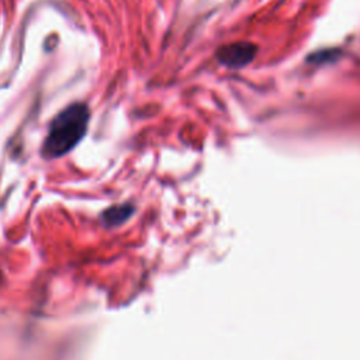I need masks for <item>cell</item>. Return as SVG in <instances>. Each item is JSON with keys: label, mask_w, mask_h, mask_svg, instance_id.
I'll use <instances>...</instances> for the list:
<instances>
[{"label": "cell", "mask_w": 360, "mask_h": 360, "mask_svg": "<svg viewBox=\"0 0 360 360\" xmlns=\"http://www.w3.org/2000/svg\"><path fill=\"white\" fill-rule=\"evenodd\" d=\"M90 112L86 104L73 103L63 108L49 124L41 153L46 159H58L69 153L86 135Z\"/></svg>", "instance_id": "6da1fadb"}, {"label": "cell", "mask_w": 360, "mask_h": 360, "mask_svg": "<svg viewBox=\"0 0 360 360\" xmlns=\"http://www.w3.org/2000/svg\"><path fill=\"white\" fill-rule=\"evenodd\" d=\"M257 48L250 42H232L218 49V60L228 68H242L253 60Z\"/></svg>", "instance_id": "7a4b0ae2"}, {"label": "cell", "mask_w": 360, "mask_h": 360, "mask_svg": "<svg viewBox=\"0 0 360 360\" xmlns=\"http://www.w3.org/2000/svg\"><path fill=\"white\" fill-rule=\"evenodd\" d=\"M131 211H132L131 207L114 205L105 210L100 218L105 226H115V225H120L131 214Z\"/></svg>", "instance_id": "3957f363"}]
</instances>
